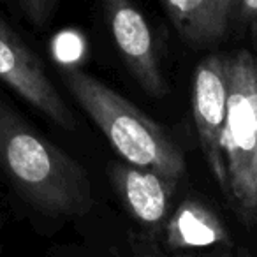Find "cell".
Returning a JSON list of instances; mask_svg holds the SVG:
<instances>
[{"instance_id": "6da1fadb", "label": "cell", "mask_w": 257, "mask_h": 257, "mask_svg": "<svg viewBox=\"0 0 257 257\" xmlns=\"http://www.w3.org/2000/svg\"><path fill=\"white\" fill-rule=\"evenodd\" d=\"M0 175L32 210L46 217H83L93 206L85 168L37 133L2 97Z\"/></svg>"}, {"instance_id": "7a4b0ae2", "label": "cell", "mask_w": 257, "mask_h": 257, "mask_svg": "<svg viewBox=\"0 0 257 257\" xmlns=\"http://www.w3.org/2000/svg\"><path fill=\"white\" fill-rule=\"evenodd\" d=\"M60 76L123 162L182 182L187 173L185 155L162 125L79 67L69 65L62 69Z\"/></svg>"}, {"instance_id": "3957f363", "label": "cell", "mask_w": 257, "mask_h": 257, "mask_svg": "<svg viewBox=\"0 0 257 257\" xmlns=\"http://www.w3.org/2000/svg\"><path fill=\"white\" fill-rule=\"evenodd\" d=\"M229 102L224 131L227 201L236 217L257 231V55L238 50L227 55Z\"/></svg>"}, {"instance_id": "277c9868", "label": "cell", "mask_w": 257, "mask_h": 257, "mask_svg": "<svg viewBox=\"0 0 257 257\" xmlns=\"http://www.w3.org/2000/svg\"><path fill=\"white\" fill-rule=\"evenodd\" d=\"M227 55H211L197 65L192 81V113L204 161L227 199L229 183L224 161V131L227 121Z\"/></svg>"}, {"instance_id": "5b68a950", "label": "cell", "mask_w": 257, "mask_h": 257, "mask_svg": "<svg viewBox=\"0 0 257 257\" xmlns=\"http://www.w3.org/2000/svg\"><path fill=\"white\" fill-rule=\"evenodd\" d=\"M0 81L65 131L76 116L46 74L43 60L0 16Z\"/></svg>"}, {"instance_id": "8992f818", "label": "cell", "mask_w": 257, "mask_h": 257, "mask_svg": "<svg viewBox=\"0 0 257 257\" xmlns=\"http://www.w3.org/2000/svg\"><path fill=\"white\" fill-rule=\"evenodd\" d=\"M107 175L128 215L143 229L141 236L154 243L161 241L162 231L175 211L173 201L178 183L127 162L109 164Z\"/></svg>"}, {"instance_id": "52a82bcc", "label": "cell", "mask_w": 257, "mask_h": 257, "mask_svg": "<svg viewBox=\"0 0 257 257\" xmlns=\"http://www.w3.org/2000/svg\"><path fill=\"white\" fill-rule=\"evenodd\" d=\"M104 11L114 44L136 83L154 99L166 97L169 86L162 74L154 37L143 13L125 0L106 2Z\"/></svg>"}, {"instance_id": "ba28073f", "label": "cell", "mask_w": 257, "mask_h": 257, "mask_svg": "<svg viewBox=\"0 0 257 257\" xmlns=\"http://www.w3.org/2000/svg\"><path fill=\"white\" fill-rule=\"evenodd\" d=\"M162 9L192 48L215 46L234 27V0H169Z\"/></svg>"}, {"instance_id": "9c48e42d", "label": "cell", "mask_w": 257, "mask_h": 257, "mask_svg": "<svg viewBox=\"0 0 257 257\" xmlns=\"http://www.w3.org/2000/svg\"><path fill=\"white\" fill-rule=\"evenodd\" d=\"M161 239L169 252L204 246H232L224 222L199 199H183L175 208Z\"/></svg>"}, {"instance_id": "30bf717a", "label": "cell", "mask_w": 257, "mask_h": 257, "mask_svg": "<svg viewBox=\"0 0 257 257\" xmlns=\"http://www.w3.org/2000/svg\"><path fill=\"white\" fill-rule=\"evenodd\" d=\"M9 8H15L22 18H25L37 30H43L58 9L57 0H16Z\"/></svg>"}, {"instance_id": "8fae6325", "label": "cell", "mask_w": 257, "mask_h": 257, "mask_svg": "<svg viewBox=\"0 0 257 257\" xmlns=\"http://www.w3.org/2000/svg\"><path fill=\"white\" fill-rule=\"evenodd\" d=\"M234 27L257 44V0H234Z\"/></svg>"}, {"instance_id": "7c38bea8", "label": "cell", "mask_w": 257, "mask_h": 257, "mask_svg": "<svg viewBox=\"0 0 257 257\" xmlns=\"http://www.w3.org/2000/svg\"><path fill=\"white\" fill-rule=\"evenodd\" d=\"M133 257H187V255H178V253L176 255H169V253H164L155 246L154 241L140 236V238H136L133 241Z\"/></svg>"}]
</instances>
